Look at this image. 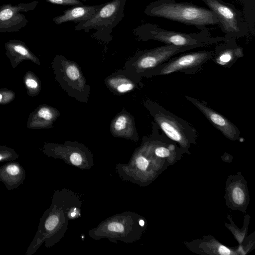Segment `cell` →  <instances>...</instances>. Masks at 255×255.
Instances as JSON below:
<instances>
[{
    "label": "cell",
    "instance_id": "1",
    "mask_svg": "<svg viewBox=\"0 0 255 255\" xmlns=\"http://www.w3.org/2000/svg\"><path fill=\"white\" fill-rule=\"evenodd\" d=\"M144 13L158 17L194 25L201 30L208 25L219 24L215 13L209 8L175 0H157L146 6Z\"/></svg>",
    "mask_w": 255,
    "mask_h": 255
},
{
    "label": "cell",
    "instance_id": "2",
    "mask_svg": "<svg viewBox=\"0 0 255 255\" xmlns=\"http://www.w3.org/2000/svg\"><path fill=\"white\" fill-rule=\"evenodd\" d=\"M136 34L143 40H156L165 44L194 46L196 48L222 42L226 37L213 36L207 28L199 32L184 33L163 29L156 24L146 23L138 27Z\"/></svg>",
    "mask_w": 255,
    "mask_h": 255
},
{
    "label": "cell",
    "instance_id": "3",
    "mask_svg": "<svg viewBox=\"0 0 255 255\" xmlns=\"http://www.w3.org/2000/svg\"><path fill=\"white\" fill-rule=\"evenodd\" d=\"M52 67L58 84L66 94L79 102L87 103L90 87L79 65L62 55H56Z\"/></svg>",
    "mask_w": 255,
    "mask_h": 255
},
{
    "label": "cell",
    "instance_id": "4",
    "mask_svg": "<svg viewBox=\"0 0 255 255\" xmlns=\"http://www.w3.org/2000/svg\"><path fill=\"white\" fill-rule=\"evenodd\" d=\"M194 48H196L165 44L141 51L127 61L125 70L134 78L140 81L141 77H146L151 70L165 63L174 55Z\"/></svg>",
    "mask_w": 255,
    "mask_h": 255
},
{
    "label": "cell",
    "instance_id": "5",
    "mask_svg": "<svg viewBox=\"0 0 255 255\" xmlns=\"http://www.w3.org/2000/svg\"><path fill=\"white\" fill-rule=\"evenodd\" d=\"M145 106L153 117L155 124L170 139L183 146L195 140L196 130L189 124L169 112L156 103L147 101Z\"/></svg>",
    "mask_w": 255,
    "mask_h": 255
},
{
    "label": "cell",
    "instance_id": "6",
    "mask_svg": "<svg viewBox=\"0 0 255 255\" xmlns=\"http://www.w3.org/2000/svg\"><path fill=\"white\" fill-rule=\"evenodd\" d=\"M126 2V0H113L103 4L92 17L78 23L75 29L86 32L95 29V37L104 40H107L108 38V40H111V33L124 17Z\"/></svg>",
    "mask_w": 255,
    "mask_h": 255
},
{
    "label": "cell",
    "instance_id": "7",
    "mask_svg": "<svg viewBox=\"0 0 255 255\" xmlns=\"http://www.w3.org/2000/svg\"><path fill=\"white\" fill-rule=\"evenodd\" d=\"M213 11L219 20V25L228 38L241 37L248 31L247 24L241 13L232 4L222 0H202Z\"/></svg>",
    "mask_w": 255,
    "mask_h": 255
},
{
    "label": "cell",
    "instance_id": "8",
    "mask_svg": "<svg viewBox=\"0 0 255 255\" xmlns=\"http://www.w3.org/2000/svg\"><path fill=\"white\" fill-rule=\"evenodd\" d=\"M214 54L213 51H200L171 58L151 70L146 77L168 75L177 72L186 73L195 72L199 70L205 63L212 59Z\"/></svg>",
    "mask_w": 255,
    "mask_h": 255
},
{
    "label": "cell",
    "instance_id": "9",
    "mask_svg": "<svg viewBox=\"0 0 255 255\" xmlns=\"http://www.w3.org/2000/svg\"><path fill=\"white\" fill-rule=\"evenodd\" d=\"M38 1L20 3L13 5L3 4L0 6V32H14L25 27L28 22L21 12H28L36 8Z\"/></svg>",
    "mask_w": 255,
    "mask_h": 255
},
{
    "label": "cell",
    "instance_id": "10",
    "mask_svg": "<svg viewBox=\"0 0 255 255\" xmlns=\"http://www.w3.org/2000/svg\"><path fill=\"white\" fill-rule=\"evenodd\" d=\"M186 99L200 110L212 125L226 137L231 140L239 138L240 132L238 128L226 117L193 97L185 96Z\"/></svg>",
    "mask_w": 255,
    "mask_h": 255
},
{
    "label": "cell",
    "instance_id": "11",
    "mask_svg": "<svg viewBox=\"0 0 255 255\" xmlns=\"http://www.w3.org/2000/svg\"><path fill=\"white\" fill-rule=\"evenodd\" d=\"M213 61L220 66H232L239 58L244 56L243 49L238 46L236 39L228 38L215 47Z\"/></svg>",
    "mask_w": 255,
    "mask_h": 255
},
{
    "label": "cell",
    "instance_id": "12",
    "mask_svg": "<svg viewBox=\"0 0 255 255\" xmlns=\"http://www.w3.org/2000/svg\"><path fill=\"white\" fill-rule=\"evenodd\" d=\"M140 81L126 70H119L105 79L107 87L116 95H123L134 90L137 88Z\"/></svg>",
    "mask_w": 255,
    "mask_h": 255
},
{
    "label": "cell",
    "instance_id": "13",
    "mask_svg": "<svg viewBox=\"0 0 255 255\" xmlns=\"http://www.w3.org/2000/svg\"><path fill=\"white\" fill-rule=\"evenodd\" d=\"M59 115L56 109L47 105H41L30 114L27 127L32 129L51 128Z\"/></svg>",
    "mask_w": 255,
    "mask_h": 255
},
{
    "label": "cell",
    "instance_id": "14",
    "mask_svg": "<svg viewBox=\"0 0 255 255\" xmlns=\"http://www.w3.org/2000/svg\"><path fill=\"white\" fill-rule=\"evenodd\" d=\"M6 55L12 68H15L24 60H30L39 65V59L28 48L25 43L19 40H10L4 44Z\"/></svg>",
    "mask_w": 255,
    "mask_h": 255
},
{
    "label": "cell",
    "instance_id": "15",
    "mask_svg": "<svg viewBox=\"0 0 255 255\" xmlns=\"http://www.w3.org/2000/svg\"><path fill=\"white\" fill-rule=\"evenodd\" d=\"M103 5L75 6L64 10L63 14L52 20L58 25L69 21L78 23L84 22L92 17Z\"/></svg>",
    "mask_w": 255,
    "mask_h": 255
},
{
    "label": "cell",
    "instance_id": "16",
    "mask_svg": "<svg viewBox=\"0 0 255 255\" xmlns=\"http://www.w3.org/2000/svg\"><path fill=\"white\" fill-rule=\"evenodd\" d=\"M110 131L113 135L124 137L137 136V130L135 126L133 117L123 110L117 114L112 121Z\"/></svg>",
    "mask_w": 255,
    "mask_h": 255
},
{
    "label": "cell",
    "instance_id": "17",
    "mask_svg": "<svg viewBox=\"0 0 255 255\" xmlns=\"http://www.w3.org/2000/svg\"><path fill=\"white\" fill-rule=\"evenodd\" d=\"M23 80L27 93L29 96L35 97L40 93L41 89V81L33 72H27Z\"/></svg>",
    "mask_w": 255,
    "mask_h": 255
},
{
    "label": "cell",
    "instance_id": "18",
    "mask_svg": "<svg viewBox=\"0 0 255 255\" xmlns=\"http://www.w3.org/2000/svg\"><path fill=\"white\" fill-rule=\"evenodd\" d=\"M15 97V94L13 91L6 88L0 89V104H8L11 102Z\"/></svg>",
    "mask_w": 255,
    "mask_h": 255
},
{
    "label": "cell",
    "instance_id": "19",
    "mask_svg": "<svg viewBox=\"0 0 255 255\" xmlns=\"http://www.w3.org/2000/svg\"><path fill=\"white\" fill-rule=\"evenodd\" d=\"M232 196L233 201L236 204L241 205L243 203L245 199V194L240 187H236L233 189Z\"/></svg>",
    "mask_w": 255,
    "mask_h": 255
},
{
    "label": "cell",
    "instance_id": "20",
    "mask_svg": "<svg viewBox=\"0 0 255 255\" xmlns=\"http://www.w3.org/2000/svg\"><path fill=\"white\" fill-rule=\"evenodd\" d=\"M46 1L54 4L64 5H82L83 3L79 0H45Z\"/></svg>",
    "mask_w": 255,
    "mask_h": 255
},
{
    "label": "cell",
    "instance_id": "21",
    "mask_svg": "<svg viewBox=\"0 0 255 255\" xmlns=\"http://www.w3.org/2000/svg\"><path fill=\"white\" fill-rule=\"evenodd\" d=\"M59 222L58 217L56 215L50 216L46 221L45 228L48 231L53 230L57 225Z\"/></svg>",
    "mask_w": 255,
    "mask_h": 255
},
{
    "label": "cell",
    "instance_id": "22",
    "mask_svg": "<svg viewBox=\"0 0 255 255\" xmlns=\"http://www.w3.org/2000/svg\"><path fill=\"white\" fill-rule=\"evenodd\" d=\"M5 171L10 176L15 177L20 173L21 170L18 165L13 163L8 164L6 166Z\"/></svg>",
    "mask_w": 255,
    "mask_h": 255
},
{
    "label": "cell",
    "instance_id": "23",
    "mask_svg": "<svg viewBox=\"0 0 255 255\" xmlns=\"http://www.w3.org/2000/svg\"><path fill=\"white\" fill-rule=\"evenodd\" d=\"M154 153L157 156L164 158L170 155V150L164 146H158L155 149Z\"/></svg>",
    "mask_w": 255,
    "mask_h": 255
},
{
    "label": "cell",
    "instance_id": "24",
    "mask_svg": "<svg viewBox=\"0 0 255 255\" xmlns=\"http://www.w3.org/2000/svg\"><path fill=\"white\" fill-rule=\"evenodd\" d=\"M136 163L139 169L142 170H145L146 169L149 162L143 156H139L136 159Z\"/></svg>",
    "mask_w": 255,
    "mask_h": 255
},
{
    "label": "cell",
    "instance_id": "25",
    "mask_svg": "<svg viewBox=\"0 0 255 255\" xmlns=\"http://www.w3.org/2000/svg\"><path fill=\"white\" fill-rule=\"evenodd\" d=\"M109 230L116 232H122L124 231L123 225L118 222H112L109 224L108 226Z\"/></svg>",
    "mask_w": 255,
    "mask_h": 255
},
{
    "label": "cell",
    "instance_id": "26",
    "mask_svg": "<svg viewBox=\"0 0 255 255\" xmlns=\"http://www.w3.org/2000/svg\"><path fill=\"white\" fill-rule=\"evenodd\" d=\"M70 159L72 163L74 165H79L82 161L81 155L76 152L73 153L71 155Z\"/></svg>",
    "mask_w": 255,
    "mask_h": 255
},
{
    "label": "cell",
    "instance_id": "27",
    "mask_svg": "<svg viewBox=\"0 0 255 255\" xmlns=\"http://www.w3.org/2000/svg\"><path fill=\"white\" fill-rule=\"evenodd\" d=\"M13 151L6 147H0V161L12 154Z\"/></svg>",
    "mask_w": 255,
    "mask_h": 255
},
{
    "label": "cell",
    "instance_id": "28",
    "mask_svg": "<svg viewBox=\"0 0 255 255\" xmlns=\"http://www.w3.org/2000/svg\"><path fill=\"white\" fill-rule=\"evenodd\" d=\"M218 252L222 255H229L231 254V250L224 246H220L218 248Z\"/></svg>",
    "mask_w": 255,
    "mask_h": 255
},
{
    "label": "cell",
    "instance_id": "29",
    "mask_svg": "<svg viewBox=\"0 0 255 255\" xmlns=\"http://www.w3.org/2000/svg\"><path fill=\"white\" fill-rule=\"evenodd\" d=\"M139 224L141 226H143L144 225V221L143 220H140L139 221Z\"/></svg>",
    "mask_w": 255,
    "mask_h": 255
},
{
    "label": "cell",
    "instance_id": "30",
    "mask_svg": "<svg viewBox=\"0 0 255 255\" xmlns=\"http://www.w3.org/2000/svg\"><path fill=\"white\" fill-rule=\"evenodd\" d=\"M75 215V213H72V214H71V216H74Z\"/></svg>",
    "mask_w": 255,
    "mask_h": 255
},
{
    "label": "cell",
    "instance_id": "31",
    "mask_svg": "<svg viewBox=\"0 0 255 255\" xmlns=\"http://www.w3.org/2000/svg\"></svg>",
    "mask_w": 255,
    "mask_h": 255
}]
</instances>
